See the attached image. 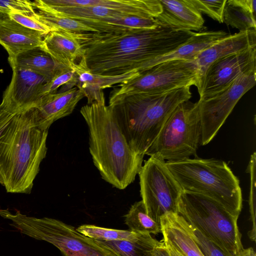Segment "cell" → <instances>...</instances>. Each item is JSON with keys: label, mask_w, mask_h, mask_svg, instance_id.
<instances>
[{"label": "cell", "mask_w": 256, "mask_h": 256, "mask_svg": "<svg viewBox=\"0 0 256 256\" xmlns=\"http://www.w3.org/2000/svg\"><path fill=\"white\" fill-rule=\"evenodd\" d=\"M194 33L160 24L152 28L88 34L82 42L84 60L88 69L98 74L116 76L134 70L140 73L148 70L151 60L175 50Z\"/></svg>", "instance_id": "6da1fadb"}, {"label": "cell", "mask_w": 256, "mask_h": 256, "mask_svg": "<svg viewBox=\"0 0 256 256\" xmlns=\"http://www.w3.org/2000/svg\"><path fill=\"white\" fill-rule=\"evenodd\" d=\"M48 130L38 126L34 108L13 114L0 104V184L6 192H31L46 155Z\"/></svg>", "instance_id": "7a4b0ae2"}, {"label": "cell", "mask_w": 256, "mask_h": 256, "mask_svg": "<svg viewBox=\"0 0 256 256\" xmlns=\"http://www.w3.org/2000/svg\"><path fill=\"white\" fill-rule=\"evenodd\" d=\"M80 112L88 127L92 162L102 178L119 190L126 188L138 174L144 156L130 148L110 106L87 104Z\"/></svg>", "instance_id": "3957f363"}, {"label": "cell", "mask_w": 256, "mask_h": 256, "mask_svg": "<svg viewBox=\"0 0 256 256\" xmlns=\"http://www.w3.org/2000/svg\"><path fill=\"white\" fill-rule=\"evenodd\" d=\"M192 98L190 87L162 93H138L108 102L130 148L144 156L180 103Z\"/></svg>", "instance_id": "277c9868"}, {"label": "cell", "mask_w": 256, "mask_h": 256, "mask_svg": "<svg viewBox=\"0 0 256 256\" xmlns=\"http://www.w3.org/2000/svg\"><path fill=\"white\" fill-rule=\"evenodd\" d=\"M166 164L184 191L209 197L238 218L242 202L240 181L225 162L196 158Z\"/></svg>", "instance_id": "5b68a950"}, {"label": "cell", "mask_w": 256, "mask_h": 256, "mask_svg": "<svg viewBox=\"0 0 256 256\" xmlns=\"http://www.w3.org/2000/svg\"><path fill=\"white\" fill-rule=\"evenodd\" d=\"M178 214L191 226L220 248L226 256H236L244 248L238 218L221 204L206 196L182 192Z\"/></svg>", "instance_id": "8992f818"}, {"label": "cell", "mask_w": 256, "mask_h": 256, "mask_svg": "<svg viewBox=\"0 0 256 256\" xmlns=\"http://www.w3.org/2000/svg\"><path fill=\"white\" fill-rule=\"evenodd\" d=\"M0 216L10 220V224L21 233L53 244L62 256H119L96 240L84 236L74 227L60 220L28 216L18 210L12 214L8 209H0Z\"/></svg>", "instance_id": "52a82bcc"}, {"label": "cell", "mask_w": 256, "mask_h": 256, "mask_svg": "<svg viewBox=\"0 0 256 256\" xmlns=\"http://www.w3.org/2000/svg\"><path fill=\"white\" fill-rule=\"evenodd\" d=\"M201 136L198 102H184L169 116L146 155L165 162L190 158L196 156Z\"/></svg>", "instance_id": "ba28073f"}, {"label": "cell", "mask_w": 256, "mask_h": 256, "mask_svg": "<svg viewBox=\"0 0 256 256\" xmlns=\"http://www.w3.org/2000/svg\"><path fill=\"white\" fill-rule=\"evenodd\" d=\"M58 6L32 2L34 8L74 19L98 20L122 16L156 18L162 11L160 0H58Z\"/></svg>", "instance_id": "9c48e42d"}, {"label": "cell", "mask_w": 256, "mask_h": 256, "mask_svg": "<svg viewBox=\"0 0 256 256\" xmlns=\"http://www.w3.org/2000/svg\"><path fill=\"white\" fill-rule=\"evenodd\" d=\"M198 86V74L191 60L166 61L140 73L139 76L118 84L112 90L109 102L138 93H162L175 89Z\"/></svg>", "instance_id": "30bf717a"}, {"label": "cell", "mask_w": 256, "mask_h": 256, "mask_svg": "<svg viewBox=\"0 0 256 256\" xmlns=\"http://www.w3.org/2000/svg\"><path fill=\"white\" fill-rule=\"evenodd\" d=\"M142 200L148 215L160 224L162 216L177 212L183 190L166 164L150 156L138 172Z\"/></svg>", "instance_id": "8fae6325"}, {"label": "cell", "mask_w": 256, "mask_h": 256, "mask_svg": "<svg viewBox=\"0 0 256 256\" xmlns=\"http://www.w3.org/2000/svg\"><path fill=\"white\" fill-rule=\"evenodd\" d=\"M256 83V69L239 76L228 86L197 102L201 122L200 145L216 136L240 98Z\"/></svg>", "instance_id": "7c38bea8"}, {"label": "cell", "mask_w": 256, "mask_h": 256, "mask_svg": "<svg viewBox=\"0 0 256 256\" xmlns=\"http://www.w3.org/2000/svg\"><path fill=\"white\" fill-rule=\"evenodd\" d=\"M256 69V47L220 58L206 70L198 90L200 98L214 94L239 76Z\"/></svg>", "instance_id": "4fadbf2b"}, {"label": "cell", "mask_w": 256, "mask_h": 256, "mask_svg": "<svg viewBox=\"0 0 256 256\" xmlns=\"http://www.w3.org/2000/svg\"><path fill=\"white\" fill-rule=\"evenodd\" d=\"M11 68L12 78L0 104L8 112L16 114L35 107L44 96V88L50 80L28 70Z\"/></svg>", "instance_id": "5bb4252c"}, {"label": "cell", "mask_w": 256, "mask_h": 256, "mask_svg": "<svg viewBox=\"0 0 256 256\" xmlns=\"http://www.w3.org/2000/svg\"><path fill=\"white\" fill-rule=\"evenodd\" d=\"M256 47V30L250 29L229 34L198 54L192 60L197 68L198 86L209 66L222 57Z\"/></svg>", "instance_id": "9a60e30c"}, {"label": "cell", "mask_w": 256, "mask_h": 256, "mask_svg": "<svg viewBox=\"0 0 256 256\" xmlns=\"http://www.w3.org/2000/svg\"><path fill=\"white\" fill-rule=\"evenodd\" d=\"M77 76L76 87L87 98L88 104L97 103L105 104L103 90L115 84L126 82L139 76L137 70L116 76H105L91 72L86 65L84 57L72 68Z\"/></svg>", "instance_id": "2e32d148"}, {"label": "cell", "mask_w": 256, "mask_h": 256, "mask_svg": "<svg viewBox=\"0 0 256 256\" xmlns=\"http://www.w3.org/2000/svg\"><path fill=\"white\" fill-rule=\"evenodd\" d=\"M84 97L76 87L62 92L44 95L34 108L38 126L48 130L56 120L70 114Z\"/></svg>", "instance_id": "e0dca14e"}, {"label": "cell", "mask_w": 256, "mask_h": 256, "mask_svg": "<svg viewBox=\"0 0 256 256\" xmlns=\"http://www.w3.org/2000/svg\"><path fill=\"white\" fill-rule=\"evenodd\" d=\"M162 12L155 19L159 24L176 32L200 30L204 22L202 14L190 0H160Z\"/></svg>", "instance_id": "ac0fdd59"}, {"label": "cell", "mask_w": 256, "mask_h": 256, "mask_svg": "<svg viewBox=\"0 0 256 256\" xmlns=\"http://www.w3.org/2000/svg\"><path fill=\"white\" fill-rule=\"evenodd\" d=\"M44 36L38 32L22 26L8 15H0V44L8 52V61L24 52L41 47Z\"/></svg>", "instance_id": "d6986e66"}, {"label": "cell", "mask_w": 256, "mask_h": 256, "mask_svg": "<svg viewBox=\"0 0 256 256\" xmlns=\"http://www.w3.org/2000/svg\"><path fill=\"white\" fill-rule=\"evenodd\" d=\"M40 48L58 64L68 68H72L85 54L78 35L61 30H52L45 36Z\"/></svg>", "instance_id": "ffe728a7"}, {"label": "cell", "mask_w": 256, "mask_h": 256, "mask_svg": "<svg viewBox=\"0 0 256 256\" xmlns=\"http://www.w3.org/2000/svg\"><path fill=\"white\" fill-rule=\"evenodd\" d=\"M163 240L172 244L186 256H204L192 237L189 226L177 212H168L160 220Z\"/></svg>", "instance_id": "44dd1931"}, {"label": "cell", "mask_w": 256, "mask_h": 256, "mask_svg": "<svg viewBox=\"0 0 256 256\" xmlns=\"http://www.w3.org/2000/svg\"><path fill=\"white\" fill-rule=\"evenodd\" d=\"M230 34L224 30L196 32L183 44L172 51L151 60L148 69L162 62L172 60H192L202 51L219 42Z\"/></svg>", "instance_id": "7402d4cb"}, {"label": "cell", "mask_w": 256, "mask_h": 256, "mask_svg": "<svg viewBox=\"0 0 256 256\" xmlns=\"http://www.w3.org/2000/svg\"><path fill=\"white\" fill-rule=\"evenodd\" d=\"M8 62L10 66L30 70L50 80L60 70L66 68L56 62L40 47L24 52Z\"/></svg>", "instance_id": "603a6c76"}, {"label": "cell", "mask_w": 256, "mask_h": 256, "mask_svg": "<svg viewBox=\"0 0 256 256\" xmlns=\"http://www.w3.org/2000/svg\"><path fill=\"white\" fill-rule=\"evenodd\" d=\"M119 256H146L160 242L150 234L140 233L133 240L102 241L96 240Z\"/></svg>", "instance_id": "cb8c5ba5"}, {"label": "cell", "mask_w": 256, "mask_h": 256, "mask_svg": "<svg viewBox=\"0 0 256 256\" xmlns=\"http://www.w3.org/2000/svg\"><path fill=\"white\" fill-rule=\"evenodd\" d=\"M124 222L131 232L150 234L161 232L160 224L148 215L142 200L136 202L131 206L124 216Z\"/></svg>", "instance_id": "d4e9b609"}, {"label": "cell", "mask_w": 256, "mask_h": 256, "mask_svg": "<svg viewBox=\"0 0 256 256\" xmlns=\"http://www.w3.org/2000/svg\"><path fill=\"white\" fill-rule=\"evenodd\" d=\"M36 14L42 22L54 30H61L76 34H100L92 26L77 20L51 14L40 10Z\"/></svg>", "instance_id": "484cf974"}, {"label": "cell", "mask_w": 256, "mask_h": 256, "mask_svg": "<svg viewBox=\"0 0 256 256\" xmlns=\"http://www.w3.org/2000/svg\"><path fill=\"white\" fill-rule=\"evenodd\" d=\"M223 22L240 31L256 28V15L236 4L232 0H226Z\"/></svg>", "instance_id": "4316f807"}, {"label": "cell", "mask_w": 256, "mask_h": 256, "mask_svg": "<svg viewBox=\"0 0 256 256\" xmlns=\"http://www.w3.org/2000/svg\"><path fill=\"white\" fill-rule=\"evenodd\" d=\"M76 230L84 236L102 241L133 240L136 238L140 234L129 230L108 228L92 224L80 226Z\"/></svg>", "instance_id": "83f0119b"}, {"label": "cell", "mask_w": 256, "mask_h": 256, "mask_svg": "<svg viewBox=\"0 0 256 256\" xmlns=\"http://www.w3.org/2000/svg\"><path fill=\"white\" fill-rule=\"evenodd\" d=\"M77 76L72 68H64L47 82L44 88V94L62 92L76 86Z\"/></svg>", "instance_id": "f1b7e54d"}, {"label": "cell", "mask_w": 256, "mask_h": 256, "mask_svg": "<svg viewBox=\"0 0 256 256\" xmlns=\"http://www.w3.org/2000/svg\"><path fill=\"white\" fill-rule=\"evenodd\" d=\"M108 24L128 29L152 28L160 24L155 18L136 16H122L115 18L98 19Z\"/></svg>", "instance_id": "f546056e"}, {"label": "cell", "mask_w": 256, "mask_h": 256, "mask_svg": "<svg viewBox=\"0 0 256 256\" xmlns=\"http://www.w3.org/2000/svg\"><path fill=\"white\" fill-rule=\"evenodd\" d=\"M247 172L250 176V195L248 204L252 229L248 236L251 240L256 241V154L254 152L250 156Z\"/></svg>", "instance_id": "4dcf8cb0"}, {"label": "cell", "mask_w": 256, "mask_h": 256, "mask_svg": "<svg viewBox=\"0 0 256 256\" xmlns=\"http://www.w3.org/2000/svg\"><path fill=\"white\" fill-rule=\"evenodd\" d=\"M8 16L11 19L22 26L38 32L44 36L54 30L38 17L36 12L30 13H12Z\"/></svg>", "instance_id": "1f68e13d"}, {"label": "cell", "mask_w": 256, "mask_h": 256, "mask_svg": "<svg viewBox=\"0 0 256 256\" xmlns=\"http://www.w3.org/2000/svg\"><path fill=\"white\" fill-rule=\"evenodd\" d=\"M227 0H190L191 2L202 14L204 13L220 23H223V14Z\"/></svg>", "instance_id": "d6a6232c"}, {"label": "cell", "mask_w": 256, "mask_h": 256, "mask_svg": "<svg viewBox=\"0 0 256 256\" xmlns=\"http://www.w3.org/2000/svg\"><path fill=\"white\" fill-rule=\"evenodd\" d=\"M188 226L190 234L204 256H226L220 248L198 230Z\"/></svg>", "instance_id": "836d02e7"}, {"label": "cell", "mask_w": 256, "mask_h": 256, "mask_svg": "<svg viewBox=\"0 0 256 256\" xmlns=\"http://www.w3.org/2000/svg\"><path fill=\"white\" fill-rule=\"evenodd\" d=\"M32 2L26 0H0V15L34 12Z\"/></svg>", "instance_id": "e575fe53"}, {"label": "cell", "mask_w": 256, "mask_h": 256, "mask_svg": "<svg viewBox=\"0 0 256 256\" xmlns=\"http://www.w3.org/2000/svg\"><path fill=\"white\" fill-rule=\"evenodd\" d=\"M146 256H170L164 240L160 241L159 244L152 250L149 252Z\"/></svg>", "instance_id": "d590c367"}, {"label": "cell", "mask_w": 256, "mask_h": 256, "mask_svg": "<svg viewBox=\"0 0 256 256\" xmlns=\"http://www.w3.org/2000/svg\"><path fill=\"white\" fill-rule=\"evenodd\" d=\"M236 4L256 15L255 0H232Z\"/></svg>", "instance_id": "8d00e7d4"}, {"label": "cell", "mask_w": 256, "mask_h": 256, "mask_svg": "<svg viewBox=\"0 0 256 256\" xmlns=\"http://www.w3.org/2000/svg\"><path fill=\"white\" fill-rule=\"evenodd\" d=\"M162 240L170 256H186L170 242L163 239Z\"/></svg>", "instance_id": "74e56055"}, {"label": "cell", "mask_w": 256, "mask_h": 256, "mask_svg": "<svg viewBox=\"0 0 256 256\" xmlns=\"http://www.w3.org/2000/svg\"><path fill=\"white\" fill-rule=\"evenodd\" d=\"M236 256H256V254L252 248H244Z\"/></svg>", "instance_id": "f35d334b"}]
</instances>
